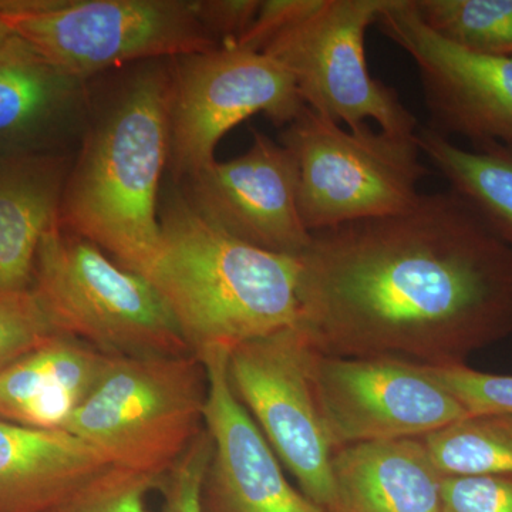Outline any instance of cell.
I'll use <instances>...</instances> for the list:
<instances>
[{"instance_id": "6da1fadb", "label": "cell", "mask_w": 512, "mask_h": 512, "mask_svg": "<svg viewBox=\"0 0 512 512\" xmlns=\"http://www.w3.org/2000/svg\"><path fill=\"white\" fill-rule=\"evenodd\" d=\"M312 237L301 326L323 355L463 365L512 332V249L454 191Z\"/></svg>"}, {"instance_id": "7a4b0ae2", "label": "cell", "mask_w": 512, "mask_h": 512, "mask_svg": "<svg viewBox=\"0 0 512 512\" xmlns=\"http://www.w3.org/2000/svg\"><path fill=\"white\" fill-rule=\"evenodd\" d=\"M171 59L127 67L94 96L60 204V227L146 278L160 245Z\"/></svg>"}, {"instance_id": "3957f363", "label": "cell", "mask_w": 512, "mask_h": 512, "mask_svg": "<svg viewBox=\"0 0 512 512\" xmlns=\"http://www.w3.org/2000/svg\"><path fill=\"white\" fill-rule=\"evenodd\" d=\"M160 245L146 278L191 355L231 350L302 323L301 256L245 244L202 218L183 190L160 198Z\"/></svg>"}, {"instance_id": "277c9868", "label": "cell", "mask_w": 512, "mask_h": 512, "mask_svg": "<svg viewBox=\"0 0 512 512\" xmlns=\"http://www.w3.org/2000/svg\"><path fill=\"white\" fill-rule=\"evenodd\" d=\"M387 0H265L237 46L284 66L308 109L349 130L375 121L414 136L417 119L399 94L372 76L366 33Z\"/></svg>"}, {"instance_id": "5b68a950", "label": "cell", "mask_w": 512, "mask_h": 512, "mask_svg": "<svg viewBox=\"0 0 512 512\" xmlns=\"http://www.w3.org/2000/svg\"><path fill=\"white\" fill-rule=\"evenodd\" d=\"M208 379L194 355L111 356L63 431L111 466L167 476L204 431Z\"/></svg>"}, {"instance_id": "8992f818", "label": "cell", "mask_w": 512, "mask_h": 512, "mask_svg": "<svg viewBox=\"0 0 512 512\" xmlns=\"http://www.w3.org/2000/svg\"><path fill=\"white\" fill-rule=\"evenodd\" d=\"M32 289L57 332L106 355H191L147 278L57 222L37 251Z\"/></svg>"}, {"instance_id": "52a82bcc", "label": "cell", "mask_w": 512, "mask_h": 512, "mask_svg": "<svg viewBox=\"0 0 512 512\" xmlns=\"http://www.w3.org/2000/svg\"><path fill=\"white\" fill-rule=\"evenodd\" d=\"M0 16L10 32L86 82L221 46L197 0H0Z\"/></svg>"}, {"instance_id": "ba28073f", "label": "cell", "mask_w": 512, "mask_h": 512, "mask_svg": "<svg viewBox=\"0 0 512 512\" xmlns=\"http://www.w3.org/2000/svg\"><path fill=\"white\" fill-rule=\"evenodd\" d=\"M281 144L295 161L299 210L312 234L412 210L430 174L416 134L370 124L346 130L308 107L282 131Z\"/></svg>"}, {"instance_id": "9c48e42d", "label": "cell", "mask_w": 512, "mask_h": 512, "mask_svg": "<svg viewBox=\"0 0 512 512\" xmlns=\"http://www.w3.org/2000/svg\"><path fill=\"white\" fill-rule=\"evenodd\" d=\"M319 350L301 325L229 350L228 379L269 447L323 512L335 501V454L316 393Z\"/></svg>"}, {"instance_id": "30bf717a", "label": "cell", "mask_w": 512, "mask_h": 512, "mask_svg": "<svg viewBox=\"0 0 512 512\" xmlns=\"http://www.w3.org/2000/svg\"><path fill=\"white\" fill-rule=\"evenodd\" d=\"M305 107L288 70L259 50L228 45L171 59L168 167L188 180L214 163L221 138L242 121L265 114L286 127Z\"/></svg>"}, {"instance_id": "8fae6325", "label": "cell", "mask_w": 512, "mask_h": 512, "mask_svg": "<svg viewBox=\"0 0 512 512\" xmlns=\"http://www.w3.org/2000/svg\"><path fill=\"white\" fill-rule=\"evenodd\" d=\"M316 393L333 448L424 439L468 416L429 367L394 357L319 353Z\"/></svg>"}, {"instance_id": "7c38bea8", "label": "cell", "mask_w": 512, "mask_h": 512, "mask_svg": "<svg viewBox=\"0 0 512 512\" xmlns=\"http://www.w3.org/2000/svg\"><path fill=\"white\" fill-rule=\"evenodd\" d=\"M376 25L412 57L431 130L466 138L471 146L512 148V57L451 45L421 22L413 0H387Z\"/></svg>"}, {"instance_id": "4fadbf2b", "label": "cell", "mask_w": 512, "mask_h": 512, "mask_svg": "<svg viewBox=\"0 0 512 512\" xmlns=\"http://www.w3.org/2000/svg\"><path fill=\"white\" fill-rule=\"evenodd\" d=\"M184 183L191 207L232 238L296 258L311 247L292 154L261 131L254 130L242 156L215 160Z\"/></svg>"}, {"instance_id": "5bb4252c", "label": "cell", "mask_w": 512, "mask_h": 512, "mask_svg": "<svg viewBox=\"0 0 512 512\" xmlns=\"http://www.w3.org/2000/svg\"><path fill=\"white\" fill-rule=\"evenodd\" d=\"M229 350L201 357L208 379L205 429L212 453L201 487L202 512H323L285 477L282 464L228 379Z\"/></svg>"}, {"instance_id": "9a60e30c", "label": "cell", "mask_w": 512, "mask_h": 512, "mask_svg": "<svg viewBox=\"0 0 512 512\" xmlns=\"http://www.w3.org/2000/svg\"><path fill=\"white\" fill-rule=\"evenodd\" d=\"M90 86L12 33L0 45V158L72 154L89 123Z\"/></svg>"}, {"instance_id": "2e32d148", "label": "cell", "mask_w": 512, "mask_h": 512, "mask_svg": "<svg viewBox=\"0 0 512 512\" xmlns=\"http://www.w3.org/2000/svg\"><path fill=\"white\" fill-rule=\"evenodd\" d=\"M110 359L72 336H50L0 369V420L63 430L99 383Z\"/></svg>"}, {"instance_id": "e0dca14e", "label": "cell", "mask_w": 512, "mask_h": 512, "mask_svg": "<svg viewBox=\"0 0 512 512\" xmlns=\"http://www.w3.org/2000/svg\"><path fill=\"white\" fill-rule=\"evenodd\" d=\"M330 512H440L443 474L423 439L370 441L332 457Z\"/></svg>"}, {"instance_id": "ac0fdd59", "label": "cell", "mask_w": 512, "mask_h": 512, "mask_svg": "<svg viewBox=\"0 0 512 512\" xmlns=\"http://www.w3.org/2000/svg\"><path fill=\"white\" fill-rule=\"evenodd\" d=\"M111 464L63 430L0 420V512H42Z\"/></svg>"}, {"instance_id": "d6986e66", "label": "cell", "mask_w": 512, "mask_h": 512, "mask_svg": "<svg viewBox=\"0 0 512 512\" xmlns=\"http://www.w3.org/2000/svg\"><path fill=\"white\" fill-rule=\"evenodd\" d=\"M73 154L0 158V292L29 291L37 251L59 221Z\"/></svg>"}, {"instance_id": "ffe728a7", "label": "cell", "mask_w": 512, "mask_h": 512, "mask_svg": "<svg viewBox=\"0 0 512 512\" xmlns=\"http://www.w3.org/2000/svg\"><path fill=\"white\" fill-rule=\"evenodd\" d=\"M421 153L512 249V148H464L430 127L417 130Z\"/></svg>"}, {"instance_id": "44dd1931", "label": "cell", "mask_w": 512, "mask_h": 512, "mask_svg": "<svg viewBox=\"0 0 512 512\" xmlns=\"http://www.w3.org/2000/svg\"><path fill=\"white\" fill-rule=\"evenodd\" d=\"M443 477L512 476V414H468L424 437Z\"/></svg>"}, {"instance_id": "7402d4cb", "label": "cell", "mask_w": 512, "mask_h": 512, "mask_svg": "<svg viewBox=\"0 0 512 512\" xmlns=\"http://www.w3.org/2000/svg\"><path fill=\"white\" fill-rule=\"evenodd\" d=\"M421 22L451 45L512 57V0H413Z\"/></svg>"}, {"instance_id": "603a6c76", "label": "cell", "mask_w": 512, "mask_h": 512, "mask_svg": "<svg viewBox=\"0 0 512 512\" xmlns=\"http://www.w3.org/2000/svg\"><path fill=\"white\" fill-rule=\"evenodd\" d=\"M160 484L161 478L110 466L42 512H150L148 498Z\"/></svg>"}, {"instance_id": "cb8c5ba5", "label": "cell", "mask_w": 512, "mask_h": 512, "mask_svg": "<svg viewBox=\"0 0 512 512\" xmlns=\"http://www.w3.org/2000/svg\"><path fill=\"white\" fill-rule=\"evenodd\" d=\"M56 333L33 289L0 292V369Z\"/></svg>"}, {"instance_id": "d4e9b609", "label": "cell", "mask_w": 512, "mask_h": 512, "mask_svg": "<svg viewBox=\"0 0 512 512\" xmlns=\"http://www.w3.org/2000/svg\"><path fill=\"white\" fill-rule=\"evenodd\" d=\"M468 414H512V376L491 375L463 365L427 366Z\"/></svg>"}, {"instance_id": "484cf974", "label": "cell", "mask_w": 512, "mask_h": 512, "mask_svg": "<svg viewBox=\"0 0 512 512\" xmlns=\"http://www.w3.org/2000/svg\"><path fill=\"white\" fill-rule=\"evenodd\" d=\"M212 440L204 429L167 476L161 480L158 512H202L201 487L210 463Z\"/></svg>"}, {"instance_id": "4316f807", "label": "cell", "mask_w": 512, "mask_h": 512, "mask_svg": "<svg viewBox=\"0 0 512 512\" xmlns=\"http://www.w3.org/2000/svg\"><path fill=\"white\" fill-rule=\"evenodd\" d=\"M440 512H512V476L444 477Z\"/></svg>"}, {"instance_id": "83f0119b", "label": "cell", "mask_w": 512, "mask_h": 512, "mask_svg": "<svg viewBox=\"0 0 512 512\" xmlns=\"http://www.w3.org/2000/svg\"><path fill=\"white\" fill-rule=\"evenodd\" d=\"M205 28L221 46L237 45L251 28L261 0H197Z\"/></svg>"}, {"instance_id": "f1b7e54d", "label": "cell", "mask_w": 512, "mask_h": 512, "mask_svg": "<svg viewBox=\"0 0 512 512\" xmlns=\"http://www.w3.org/2000/svg\"><path fill=\"white\" fill-rule=\"evenodd\" d=\"M10 35H12V32H10L9 26L6 25L5 20L0 16V45H2Z\"/></svg>"}]
</instances>
